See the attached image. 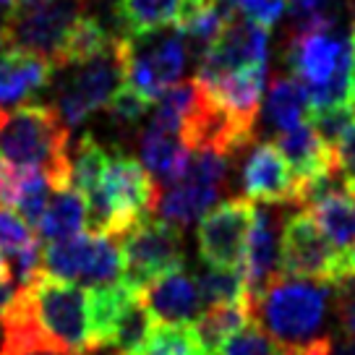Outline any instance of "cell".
<instances>
[{
    "label": "cell",
    "instance_id": "39",
    "mask_svg": "<svg viewBox=\"0 0 355 355\" xmlns=\"http://www.w3.org/2000/svg\"><path fill=\"white\" fill-rule=\"evenodd\" d=\"M350 37H353V107H355V21H353V29H350Z\"/></svg>",
    "mask_w": 355,
    "mask_h": 355
},
{
    "label": "cell",
    "instance_id": "24",
    "mask_svg": "<svg viewBox=\"0 0 355 355\" xmlns=\"http://www.w3.org/2000/svg\"><path fill=\"white\" fill-rule=\"evenodd\" d=\"M183 0H118V19L128 37L159 32L175 26Z\"/></svg>",
    "mask_w": 355,
    "mask_h": 355
},
{
    "label": "cell",
    "instance_id": "8",
    "mask_svg": "<svg viewBox=\"0 0 355 355\" xmlns=\"http://www.w3.org/2000/svg\"><path fill=\"white\" fill-rule=\"evenodd\" d=\"M123 282L144 290L149 282L178 272L186 264L183 230L165 220H146L121 238Z\"/></svg>",
    "mask_w": 355,
    "mask_h": 355
},
{
    "label": "cell",
    "instance_id": "3",
    "mask_svg": "<svg viewBox=\"0 0 355 355\" xmlns=\"http://www.w3.org/2000/svg\"><path fill=\"white\" fill-rule=\"evenodd\" d=\"M334 298L332 285L313 279H277L254 300V322L275 343L303 347L324 337V322Z\"/></svg>",
    "mask_w": 355,
    "mask_h": 355
},
{
    "label": "cell",
    "instance_id": "2",
    "mask_svg": "<svg viewBox=\"0 0 355 355\" xmlns=\"http://www.w3.org/2000/svg\"><path fill=\"white\" fill-rule=\"evenodd\" d=\"M285 63L311 97V110L353 105V37L332 29L290 32Z\"/></svg>",
    "mask_w": 355,
    "mask_h": 355
},
{
    "label": "cell",
    "instance_id": "22",
    "mask_svg": "<svg viewBox=\"0 0 355 355\" xmlns=\"http://www.w3.org/2000/svg\"><path fill=\"white\" fill-rule=\"evenodd\" d=\"M306 211L337 248H355V196L345 186L313 201Z\"/></svg>",
    "mask_w": 355,
    "mask_h": 355
},
{
    "label": "cell",
    "instance_id": "34",
    "mask_svg": "<svg viewBox=\"0 0 355 355\" xmlns=\"http://www.w3.org/2000/svg\"><path fill=\"white\" fill-rule=\"evenodd\" d=\"M149 110H152V102L146 100L144 94H139L136 89L128 87V84H123V87L112 94V100L107 102L110 121L115 123V125H125V128L139 125V123L149 115Z\"/></svg>",
    "mask_w": 355,
    "mask_h": 355
},
{
    "label": "cell",
    "instance_id": "5",
    "mask_svg": "<svg viewBox=\"0 0 355 355\" xmlns=\"http://www.w3.org/2000/svg\"><path fill=\"white\" fill-rule=\"evenodd\" d=\"M84 0H13L3 21V44L47 58L58 68Z\"/></svg>",
    "mask_w": 355,
    "mask_h": 355
},
{
    "label": "cell",
    "instance_id": "9",
    "mask_svg": "<svg viewBox=\"0 0 355 355\" xmlns=\"http://www.w3.org/2000/svg\"><path fill=\"white\" fill-rule=\"evenodd\" d=\"M128 37V34H125ZM186 44L183 37L173 32H152L141 37H128V63H125V84L155 102L167 87H173L183 76L186 68Z\"/></svg>",
    "mask_w": 355,
    "mask_h": 355
},
{
    "label": "cell",
    "instance_id": "16",
    "mask_svg": "<svg viewBox=\"0 0 355 355\" xmlns=\"http://www.w3.org/2000/svg\"><path fill=\"white\" fill-rule=\"evenodd\" d=\"M277 149L288 159L290 170L295 175V183H309L313 178L337 173L334 152L322 141V136L311 125V121H303L293 125L290 131L277 133ZM298 189V186H295Z\"/></svg>",
    "mask_w": 355,
    "mask_h": 355
},
{
    "label": "cell",
    "instance_id": "37",
    "mask_svg": "<svg viewBox=\"0 0 355 355\" xmlns=\"http://www.w3.org/2000/svg\"><path fill=\"white\" fill-rule=\"evenodd\" d=\"M327 355H355V337L340 334V337H329V350Z\"/></svg>",
    "mask_w": 355,
    "mask_h": 355
},
{
    "label": "cell",
    "instance_id": "32",
    "mask_svg": "<svg viewBox=\"0 0 355 355\" xmlns=\"http://www.w3.org/2000/svg\"><path fill=\"white\" fill-rule=\"evenodd\" d=\"M217 6L227 19L243 16L248 21L264 26V29H272V24H277L282 19V13L288 8V0H217Z\"/></svg>",
    "mask_w": 355,
    "mask_h": 355
},
{
    "label": "cell",
    "instance_id": "27",
    "mask_svg": "<svg viewBox=\"0 0 355 355\" xmlns=\"http://www.w3.org/2000/svg\"><path fill=\"white\" fill-rule=\"evenodd\" d=\"M204 345L196 327L189 324H155L136 355H201Z\"/></svg>",
    "mask_w": 355,
    "mask_h": 355
},
{
    "label": "cell",
    "instance_id": "42",
    "mask_svg": "<svg viewBox=\"0 0 355 355\" xmlns=\"http://www.w3.org/2000/svg\"><path fill=\"white\" fill-rule=\"evenodd\" d=\"M201 355H214V353H207V350H204V353H201Z\"/></svg>",
    "mask_w": 355,
    "mask_h": 355
},
{
    "label": "cell",
    "instance_id": "20",
    "mask_svg": "<svg viewBox=\"0 0 355 355\" xmlns=\"http://www.w3.org/2000/svg\"><path fill=\"white\" fill-rule=\"evenodd\" d=\"M261 110H264L266 125L272 131H290L293 125L309 121L311 115V97L306 84L290 76H277L269 81L266 89V100L261 102Z\"/></svg>",
    "mask_w": 355,
    "mask_h": 355
},
{
    "label": "cell",
    "instance_id": "35",
    "mask_svg": "<svg viewBox=\"0 0 355 355\" xmlns=\"http://www.w3.org/2000/svg\"><path fill=\"white\" fill-rule=\"evenodd\" d=\"M332 288H334L332 306L337 311L340 332L347 334V337H355V277L343 279V282H337Z\"/></svg>",
    "mask_w": 355,
    "mask_h": 355
},
{
    "label": "cell",
    "instance_id": "7",
    "mask_svg": "<svg viewBox=\"0 0 355 355\" xmlns=\"http://www.w3.org/2000/svg\"><path fill=\"white\" fill-rule=\"evenodd\" d=\"M125 63H128V37L118 34L105 53L89 58L78 66H71L73 73L58 92V105H53L68 128L81 125L92 112L107 107L112 94L125 84Z\"/></svg>",
    "mask_w": 355,
    "mask_h": 355
},
{
    "label": "cell",
    "instance_id": "30",
    "mask_svg": "<svg viewBox=\"0 0 355 355\" xmlns=\"http://www.w3.org/2000/svg\"><path fill=\"white\" fill-rule=\"evenodd\" d=\"M345 0H288L293 32L306 29H332Z\"/></svg>",
    "mask_w": 355,
    "mask_h": 355
},
{
    "label": "cell",
    "instance_id": "28",
    "mask_svg": "<svg viewBox=\"0 0 355 355\" xmlns=\"http://www.w3.org/2000/svg\"><path fill=\"white\" fill-rule=\"evenodd\" d=\"M201 298L207 306L214 303H235V300H251L248 298V290H245V277L243 269L235 266V269H225V266H204L199 275Z\"/></svg>",
    "mask_w": 355,
    "mask_h": 355
},
{
    "label": "cell",
    "instance_id": "15",
    "mask_svg": "<svg viewBox=\"0 0 355 355\" xmlns=\"http://www.w3.org/2000/svg\"><path fill=\"white\" fill-rule=\"evenodd\" d=\"M199 84V81H196ZM266 84V66H254L235 71L217 78L211 84H199L204 94L220 105L225 112H230L235 121H241L248 128H256L261 115V94Z\"/></svg>",
    "mask_w": 355,
    "mask_h": 355
},
{
    "label": "cell",
    "instance_id": "11",
    "mask_svg": "<svg viewBox=\"0 0 355 355\" xmlns=\"http://www.w3.org/2000/svg\"><path fill=\"white\" fill-rule=\"evenodd\" d=\"M254 66H269V29L248 21L243 16H233L225 24L217 42L199 60L193 81L211 84L227 73Z\"/></svg>",
    "mask_w": 355,
    "mask_h": 355
},
{
    "label": "cell",
    "instance_id": "4",
    "mask_svg": "<svg viewBox=\"0 0 355 355\" xmlns=\"http://www.w3.org/2000/svg\"><path fill=\"white\" fill-rule=\"evenodd\" d=\"M89 204V230L112 238L133 230L149 220L159 204V189L155 178L139 159L128 155H112L105 170V180L97 196Z\"/></svg>",
    "mask_w": 355,
    "mask_h": 355
},
{
    "label": "cell",
    "instance_id": "12",
    "mask_svg": "<svg viewBox=\"0 0 355 355\" xmlns=\"http://www.w3.org/2000/svg\"><path fill=\"white\" fill-rule=\"evenodd\" d=\"M282 227H285V211L269 204L256 207L241 264L251 303L261 298L266 288L282 279Z\"/></svg>",
    "mask_w": 355,
    "mask_h": 355
},
{
    "label": "cell",
    "instance_id": "17",
    "mask_svg": "<svg viewBox=\"0 0 355 355\" xmlns=\"http://www.w3.org/2000/svg\"><path fill=\"white\" fill-rule=\"evenodd\" d=\"M55 71L47 58L6 47L0 55V110L8 105H24L53 81Z\"/></svg>",
    "mask_w": 355,
    "mask_h": 355
},
{
    "label": "cell",
    "instance_id": "26",
    "mask_svg": "<svg viewBox=\"0 0 355 355\" xmlns=\"http://www.w3.org/2000/svg\"><path fill=\"white\" fill-rule=\"evenodd\" d=\"M152 329H155V319L141 303V295L136 293L123 306L118 324H115V332H112L110 347H115L121 355H136L141 350V345L146 343V337L152 334Z\"/></svg>",
    "mask_w": 355,
    "mask_h": 355
},
{
    "label": "cell",
    "instance_id": "29",
    "mask_svg": "<svg viewBox=\"0 0 355 355\" xmlns=\"http://www.w3.org/2000/svg\"><path fill=\"white\" fill-rule=\"evenodd\" d=\"M214 355H298V347H285L275 343L259 324H248L245 329L233 334L230 340L214 350Z\"/></svg>",
    "mask_w": 355,
    "mask_h": 355
},
{
    "label": "cell",
    "instance_id": "41",
    "mask_svg": "<svg viewBox=\"0 0 355 355\" xmlns=\"http://www.w3.org/2000/svg\"><path fill=\"white\" fill-rule=\"evenodd\" d=\"M0 44H3V26H0Z\"/></svg>",
    "mask_w": 355,
    "mask_h": 355
},
{
    "label": "cell",
    "instance_id": "38",
    "mask_svg": "<svg viewBox=\"0 0 355 355\" xmlns=\"http://www.w3.org/2000/svg\"><path fill=\"white\" fill-rule=\"evenodd\" d=\"M0 355H13V343H11V332L6 327V319L0 313Z\"/></svg>",
    "mask_w": 355,
    "mask_h": 355
},
{
    "label": "cell",
    "instance_id": "43",
    "mask_svg": "<svg viewBox=\"0 0 355 355\" xmlns=\"http://www.w3.org/2000/svg\"><path fill=\"white\" fill-rule=\"evenodd\" d=\"M115 355H121V353H115Z\"/></svg>",
    "mask_w": 355,
    "mask_h": 355
},
{
    "label": "cell",
    "instance_id": "36",
    "mask_svg": "<svg viewBox=\"0 0 355 355\" xmlns=\"http://www.w3.org/2000/svg\"><path fill=\"white\" fill-rule=\"evenodd\" d=\"M334 165H337L343 186L355 196V121L345 131L340 144L334 146Z\"/></svg>",
    "mask_w": 355,
    "mask_h": 355
},
{
    "label": "cell",
    "instance_id": "18",
    "mask_svg": "<svg viewBox=\"0 0 355 355\" xmlns=\"http://www.w3.org/2000/svg\"><path fill=\"white\" fill-rule=\"evenodd\" d=\"M222 189L209 180L183 173L175 183H170L165 196H159L157 211L162 214V220L175 225V227H189L196 220H201L207 211L214 207V201L220 199Z\"/></svg>",
    "mask_w": 355,
    "mask_h": 355
},
{
    "label": "cell",
    "instance_id": "19",
    "mask_svg": "<svg viewBox=\"0 0 355 355\" xmlns=\"http://www.w3.org/2000/svg\"><path fill=\"white\" fill-rule=\"evenodd\" d=\"M139 157H141V165L152 173V178L170 186L186 173L191 149L178 133L159 131V128L146 125V131L139 139Z\"/></svg>",
    "mask_w": 355,
    "mask_h": 355
},
{
    "label": "cell",
    "instance_id": "14",
    "mask_svg": "<svg viewBox=\"0 0 355 355\" xmlns=\"http://www.w3.org/2000/svg\"><path fill=\"white\" fill-rule=\"evenodd\" d=\"M139 295H141V303L146 306V311L152 313V319L159 324L196 327V322L207 309L196 277L183 272V269L149 282L144 290H139Z\"/></svg>",
    "mask_w": 355,
    "mask_h": 355
},
{
    "label": "cell",
    "instance_id": "23",
    "mask_svg": "<svg viewBox=\"0 0 355 355\" xmlns=\"http://www.w3.org/2000/svg\"><path fill=\"white\" fill-rule=\"evenodd\" d=\"M254 324V303L251 300H235V303H214L207 306L201 319L196 322V332L207 353H214L225 340Z\"/></svg>",
    "mask_w": 355,
    "mask_h": 355
},
{
    "label": "cell",
    "instance_id": "31",
    "mask_svg": "<svg viewBox=\"0 0 355 355\" xmlns=\"http://www.w3.org/2000/svg\"><path fill=\"white\" fill-rule=\"evenodd\" d=\"M40 241L42 238L34 233L32 225L24 220L19 211L0 204V256H3V261L24 254L26 248L37 245Z\"/></svg>",
    "mask_w": 355,
    "mask_h": 355
},
{
    "label": "cell",
    "instance_id": "10",
    "mask_svg": "<svg viewBox=\"0 0 355 355\" xmlns=\"http://www.w3.org/2000/svg\"><path fill=\"white\" fill-rule=\"evenodd\" d=\"M256 217L251 199H230L211 207L199 222V256L207 266L235 269L243 264L245 243Z\"/></svg>",
    "mask_w": 355,
    "mask_h": 355
},
{
    "label": "cell",
    "instance_id": "6",
    "mask_svg": "<svg viewBox=\"0 0 355 355\" xmlns=\"http://www.w3.org/2000/svg\"><path fill=\"white\" fill-rule=\"evenodd\" d=\"M282 277L337 285L355 277V248H337L309 211H295L282 227Z\"/></svg>",
    "mask_w": 355,
    "mask_h": 355
},
{
    "label": "cell",
    "instance_id": "13",
    "mask_svg": "<svg viewBox=\"0 0 355 355\" xmlns=\"http://www.w3.org/2000/svg\"><path fill=\"white\" fill-rule=\"evenodd\" d=\"M241 186L245 199L269 207L295 204V175L290 170L288 159L282 157L275 141H259L245 157L241 170Z\"/></svg>",
    "mask_w": 355,
    "mask_h": 355
},
{
    "label": "cell",
    "instance_id": "40",
    "mask_svg": "<svg viewBox=\"0 0 355 355\" xmlns=\"http://www.w3.org/2000/svg\"><path fill=\"white\" fill-rule=\"evenodd\" d=\"M3 277H11V275H8V269H6V261H3V256H0V279Z\"/></svg>",
    "mask_w": 355,
    "mask_h": 355
},
{
    "label": "cell",
    "instance_id": "21",
    "mask_svg": "<svg viewBox=\"0 0 355 355\" xmlns=\"http://www.w3.org/2000/svg\"><path fill=\"white\" fill-rule=\"evenodd\" d=\"M89 227V204L87 199L71 186L63 189H53L50 201H47V209L42 214L40 222V238L44 243H53V241H66L73 235L84 233Z\"/></svg>",
    "mask_w": 355,
    "mask_h": 355
},
{
    "label": "cell",
    "instance_id": "1",
    "mask_svg": "<svg viewBox=\"0 0 355 355\" xmlns=\"http://www.w3.org/2000/svg\"><path fill=\"white\" fill-rule=\"evenodd\" d=\"M0 162L42 170L53 189L71 186V133L53 105L24 102L0 123Z\"/></svg>",
    "mask_w": 355,
    "mask_h": 355
},
{
    "label": "cell",
    "instance_id": "25",
    "mask_svg": "<svg viewBox=\"0 0 355 355\" xmlns=\"http://www.w3.org/2000/svg\"><path fill=\"white\" fill-rule=\"evenodd\" d=\"M110 155L94 136H81L76 144L71 146V189H76L84 199L97 196L105 180Z\"/></svg>",
    "mask_w": 355,
    "mask_h": 355
},
{
    "label": "cell",
    "instance_id": "33",
    "mask_svg": "<svg viewBox=\"0 0 355 355\" xmlns=\"http://www.w3.org/2000/svg\"><path fill=\"white\" fill-rule=\"evenodd\" d=\"M311 125L322 136V141L334 152V146L340 144L345 131L353 125L355 107L353 105H334V107H324V110H311L309 115Z\"/></svg>",
    "mask_w": 355,
    "mask_h": 355
}]
</instances>
